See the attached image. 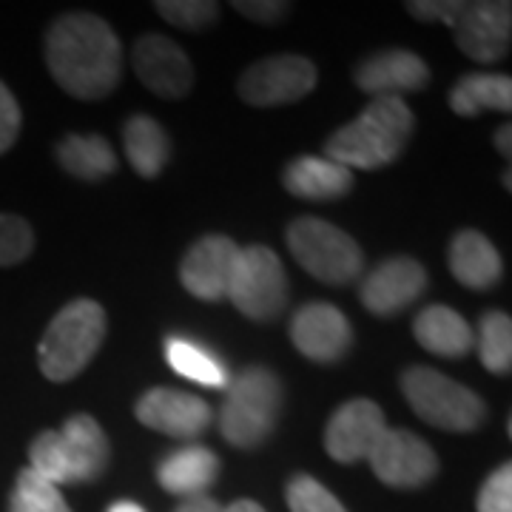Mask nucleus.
<instances>
[{"label":"nucleus","instance_id":"f257e3e1","mask_svg":"<svg viewBox=\"0 0 512 512\" xmlns=\"http://www.w3.org/2000/svg\"><path fill=\"white\" fill-rule=\"evenodd\" d=\"M46 66L77 100H103L120 86L123 49L109 23L92 12H69L46 32Z\"/></svg>","mask_w":512,"mask_h":512},{"label":"nucleus","instance_id":"f03ea898","mask_svg":"<svg viewBox=\"0 0 512 512\" xmlns=\"http://www.w3.org/2000/svg\"><path fill=\"white\" fill-rule=\"evenodd\" d=\"M413 128L416 117L404 97H373V103L356 120L330 134L325 154L345 168L376 171L399 160L413 137Z\"/></svg>","mask_w":512,"mask_h":512},{"label":"nucleus","instance_id":"7ed1b4c3","mask_svg":"<svg viewBox=\"0 0 512 512\" xmlns=\"http://www.w3.org/2000/svg\"><path fill=\"white\" fill-rule=\"evenodd\" d=\"M109 319L100 302L74 299L63 305L49 322L37 345V365L49 382L63 384L77 379L103 345Z\"/></svg>","mask_w":512,"mask_h":512},{"label":"nucleus","instance_id":"20e7f679","mask_svg":"<svg viewBox=\"0 0 512 512\" xmlns=\"http://www.w3.org/2000/svg\"><path fill=\"white\" fill-rule=\"evenodd\" d=\"M285 390L274 370L256 365L245 367L228 384V399L222 404L220 433L239 450H256L274 436L282 413Z\"/></svg>","mask_w":512,"mask_h":512},{"label":"nucleus","instance_id":"39448f33","mask_svg":"<svg viewBox=\"0 0 512 512\" xmlns=\"http://www.w3.org/2000/svg\"><path fill=\"white\" fill-rule=\"evenodd\" d=\"M402 393L421 421L447 433H473L487 421L484 399L433 367H407Z\"/></svg>","mask_w":512,"mask_h":512},{"label":"nucleus","instance_id":"423d86ee","mask_svg":"<svg viewBox=\"0 0 512 512\" xmlns=\"http://www.w3.org/2000/svg\"><path fill=\"white\" fill-rule=\"evenodd\" d=\"M288 251L302 271L325 285H350L365 271V254L348 231L319 217H299L288 225Z\"/></svg>","mask_w":512,"mask_h":512},{"label":"nucleus","instance_id":"0eeeda50","mask_svg":"<svg viewBox=\"0 0 512 512\" xmlns=\"http://www.w3.org/2000/svg\"><path fill=\"white\" fill-rule=\"evenodd\" d=\"M225 296L231 299V305L242 316H248L254 322L276 319L288 308V296H291L282 259L265 245L239 248Z\"/></svg>","mask_w":512,"mask_h":512},{"label":"nucleus","instance_id":"6e6552de","mask_svg":"<svg viewBox=\"0 0 512 512\" xmlns=\"http://www.w3.org/2000/svg\"><path fill=\"white\" fill-rule=\"evenodd\" d=\"M319 83V72L311 57L271 55L251 63L237 83L239 97L256 109L291 106L311 94Z\"/></svg>","mask_w":512,"mask_h":512},{"label":"nucleus","instance_id":"1a4fd4ad","mask_svg":"<svg viewBox=\"0 0 512 512\" xmlns=\"http://www.w3.org/2000/svg\"><path fill=\"white\" fill-rule=\"evenodd\" d=\"M376 478L393 490H421L439 476V456L427 441L399 427H387L379 444L370 450Z\"/></svg>","mask_w":512,"mask_h":512},{"label":"nucleus","instance_id":"9d476101","mask_svg":"<svg viewBox=\"0 0 512 512\" xmlns=\"http://www.w3.org/2000/svg\"><path fill=\"white\" fill-rule=\"evenodd\" d=\"M458 49L476 63H498L510 52L512 6L498 0L461 3L450 20Z\"/></svg>","mask_w":512,"mask_h":512},{"label":"nucleus","instance_id":"9b49d317","mask_svg":"<svg viewBox=\"0 0 512 512\" xmlns=\"http://www.w3.org/2000/svg\"><path fill=\"white\" fill-rule=\"evenodd\" d=\"M291 342L305 359L333 365L348 356L353 328L348 316L330 302H308L291 316Z\"/></svg>","mask_w":512,"mask_h":512},{"label":"nucleus","instance_id":"f8f14e48","mask_svg":"<svg viewBox=\"0 0 512 512\" xmlns=\"http://www.w3.org/2000/svg\"><path fill=\"white\" fill-rule=\"evenodd\" d=\"M134 416L143 427L168 439H197L211 424V407L194 393L151 387L134 402Z\"/></svg>","mask_w":512,"mask_h":512},{"label":"nucleus","instance_id":"ddd939ff","mask_svg":"<svg viewBox=\"0 0 512 512\" xmlns=\"http://www.w3.org/2000/svg\"><path fill=\"white\" fill-rule=\"evenodd\" d=\"M387 430L382 407L370 399H350L345 402L325 427V450L339 464H356L370 456Z\"/></svg>","mask_w":512,"mask_h":512},{"label":"nucleus","instance_id":"4468645a","mask_svg":"<svg viewBox=\"0 0 512 512\" xmlns=\"http://www.w3.org/2000/svg\"><path fill=\"white\" fill-rule=\"evenodd\" d=\"M424 291H427V271L419 259L393 256L365 276L359 288V302L373 316H396L404 308H410Z\"/></svg>","mask_w":512,"mask_h":512},{"label":"nucleus","instance_id":"2eb2a0df","mask_svg":"<svg viewBox=\"0 0 512 512\" xmlns=\"http://www.w3.org/2000/svg\"><path fill=\"white\" fill-rule=\"evenodd\" d=\"M134 72L148 92L180 100L194 89V66L183 49L165 35H143L134 46Z\"/></svg>","mask_w":512,"mask_h":512},{"label":"nucleus","instance_id":"dca6fc26","mask_svg":"<svg viewBox=\"0 0 512 512\" xmlns=\"http://www.w3.org/2000/svg\"><path fill=\"white\" fill-rule=\"evenodd\" d=\"M237 256L239 245L231 237H222V234L200 237L185 251L180 262L183 288L202 302H217L228 293Z\"/></svg>","mask_w":512,"mask_h":512},{"label":"nucleus","instance_id":"f3484780","mask_svg":"<svg viewBox=\"0 0 512 512\" xmlns=\"http://www.w3.org/2000/svg\"><path fill=\"white\" fill-rule=\"evenodd\" d=\"M353 80L359 92L373 97H402L407 92H421L430 83V69L416 52L384 49L359 63Z\"/></svg>","mask_w":512,"mask_h":512},{"label":"nucleus","instance_id":"a211bd4d","mask_svg":"<svg viewBox=\"0 0 512 512\" xmlns=\"http://www.w3.org/2000/svg\"><path fill=\"white\" fill-rule=\"evenodd\" d=\"M57 433H60L66 464H69V484L94 481L106 473L111 461V444L97 419L77 413L63 421Z\"/></svg>","mask_w":512,"mask_h":512},{"label":"nucleus","instance_id":"6ab92c4d","mask_svg":"<svg viewBox=\"0 0 512 512\" xmlns=\"http://www.w3.org/2000/svg\"><path fill=\"white\" fill-rule=\"evenodd\" d=\"M220 476V458L202 444H185L171 450L157 464V481L165 493L197 498Z\"/></svg>","mask_w":512,"mask_h":512},{"label":"nucleus","instance_id":"aec40b11","mask_svg":"<svg viewBox=\"0 0 512 512\" xmlns=\"http://www.w3.org/2000/svg\"><path fill=\"white\" fill-rule=\"evenodd\" d=\"M447 265L458 285L470 291H487L504 274L498 248L481 231H458L456 237L450 239Z\"/></svg>","mask_w":512,"mask_h":512},{"label":"nucleus","instance_id":"412c9836","mask_svg":"<svg viewBox=\"0 0 512 512\" xmlns=\"http://www.w3.org/2000/svg\"><path fill=\"white\" fill-rule=\"evenodd\" d=\"M282 183L288 188V194L299 200L311 202H330L345 197L353 188V171L345 165L333 163L328 157H296L288 163Z\"/></svg>","mask_w":512,"mask_h":512},{"label":"nucleus","instance_id":"4be33fe9","mask_svg":"<svg viewBox=\"0 0 512 512\" xmlns=\"http://www.w3.org/2000/svg\"><path fill=\"white\" fill-rule=\"evenodd\" d=\"M413 333L421 348L444 356V359H464L476 345V330L467 319L447 305H430L416 316Z\"/></svg>","mask_w":512,"mask_h":512},{"label":"nucleus","instance_id":"5701e85b","mask_svg":"<svg viewBox=\"0 0 512 512\" xmlns=\"http://www.w3.org/2000/svg\"><path fill=\"white\" fill-rule=\"evenodd\" d=\"M123 148H126V157L131 168L140 177L154 180V177L163 174L165 163H168L171 140H168L165 128L154 117L134 114V117H128L126 128H123Z\"/></svg>","mask_w":512,"mask_h":512},{"label":"nucleus","instance_id":"b1692460","mask_svg":"<svg viewBox=\"0 0 512 512\" xmlns=\"http://www.w3.org/2000/svg\"><path fill=\"white\" fill-rule=\"evenodd\" d=\"M57 163L77 180L97 183L117 171V154L100 134H69L57 146Z\"/></svg>","mask_w":512,"mask_h":512},{"label":"nucleus","instance_id":"393cba45","mask_svg":"<svg viewBox=\"0 0 512 512\" xmlns=\"http://www.w3.org/2000/svg\"><path fill=\"white\" fill-rule=\"evenodd\" d=\"M450 109L461 117L512 109L510 74H464L450 92Z\"/></svg>","mask_w":512,"mask_h":512},{"label":"nucleus","instance_id":"a878e982","mask_svg":"<svg viewBox=\"0 0 512 512\" xmlns=\"http://www.w3.org/2000/svg\"><path fill=\"white\" fill-rule=\"evenodd\" d=\"M165 359L180 376L191 379V382L205 384V387H228L231 384L228 367L222 365L220 356L183 333H174L165 339Z\"/></svg>","mask_w":512,"mask_h":512},{"label":"nucleus","instance_id":"bb28decb","mask_svg":"<svg viewBox=\"0 0 512 512\" xmlns=\"http://www.w3.org/2000/svg\"><path fill=\"white\" fill-rule=\"evenodd\" d=\"M478 356L495 376L512 370V319L501 311H487L478 322Z\"/></svg>","mask_w":512,"mask_h":512},{"label":"nucleus","instance_id":"cd10ccee","mask_svg":"<svg viewBox=\"0 0 512 512\" xmlns=\"http://www.w3.org/2000/svg\"><path fill=\"white\" fill-rule=\"evenodd\" d=\"M9 512H72L63 493L52 481L37 476L32 467H23L9 495Z\"/></svg>","mask_w":512,"mask_h":512},{"label":"nucleus","instance_id":"c85d7f7f","mask_svg":"<svg viewBox=\"0 0 512 512\" xmlns=\"http://www.w3.org/2000/svg\"><path fill=\"white\" fill-rule=\"evenodd\" d=\"M154 9L160 12V18L185 32L208 29L220 18V3H214V0H157Z\"/></svg>","mask_w":512,"mask_h":512},{"label":"nucleus","instance_id":"c756f323","mask_svg":"<svg viewBox=\"0 0 512 512\" xmlns=\"http://www.w3.org/2000/svg\"><path fill=\"white\" fill-rule=\"evenodd\" d=\"M29 461L37 476H43L52 484H69V464H66V453H63V441L57 430H43L35 436L32 447H29Z\"/></svg>","mask_w":512,"mask_h":512},{"label":"nucleus","instance_id":"7c9ffc66","mask_svg":"<svg viewBox=\"0 0 512 512\" xmlns=\"http://www.w3.org/2000/svg\"><path fill=\"white\" fill-rule=\"evenodd\" d=\"M285 498H288L291 512H348L345 504L330 493L325 484H319L308 473H299L288 481Z\"/></svg>","mask_w":512,"mask_h":512},{"label":"nucleus","instance_id":"2f4dec72","mask_svg":"<svg viewBox=\"0 0 512 512\" xmlns=\"http://www.w3.org/2000/svg\"><path fill=\"white\" fill-rule=\"evenodd\" d=\"M35 251V231L18 214H0V268L20 265Z\"/></svg>","mask_w":512,"mask_h":512},{"label":"nucleus","instance_id":"473e14b6","mask_svg":"<svg viewBox=\"0 0 512 512\" xmlns=\"http://www.w3.org/2000/svg\"><path fill=\"white\" fill-rule=\"evenodd\" d=\"M478 512H512V467L504 461L481 484L476 498Z\"/></svg>","mask_w":512,"mask_h":512},{"label":"nucleus","instance_id":"72a5a7b5","mask_svg":"<svg viewBox=\"0 0 512 512\" xmlns=\"http://www.w3.org/2000/svg\"><path fill=\"white\" fill-rule=\"evenodd\" d=\"M20 126H23V114H20L18 100L0 80V157L18 143Z\"/></svg>","mask_w":512,"mask_h":512},{"label":"nucleus","instance_id":"f704fd0d","mask_svg":"<svg viewBox=\"0 0 512 512\" xmlns=\"http://www.w3.org/2000/svg\"><path fill=\"white\" fill-rule=\"evenodd\" d=\"M458 6H461V0H413V3H407V12H410V18L424 20V23L441 20L450 26V20L456 18Z\"/></svg>","mask_w":512,"mask_h":512},{"label":"nucleus","instance_id":"c9c22d12","mask_svg":"<svg viewBox=\"0 0 512 512\" xmlns=\"http://www.w3.org/2000/svg\"><path fill=\"white\" fill-rule=\"evenodd\" d=\"M239 15L256 20V23H276L288 15L291 3H279V0H237L234 3Z\"/></svg>","mask_w":512,"mask_h":512},{"label":"nucleus","instance_id":"e433bc0d","mask_svg":"<svg viewBox=\"0 0 512 512\" xmlns=\"http://www.w3.org/2000/svg\"><path fill=\"white\" fill-rule=\"evenodd\" d=\"M174 512H222V507L208 495H197V498H185Z\"/></svg>","mask_w":512,"mask_h":512},{"label":"nucleus","instance_id":"4c0bfd02","mask_svg":"<svg viewBox=\"0 0 512 512\" xmlns=\"http://www.w3.org/2000/svg\"><path fill=\"white\" fill-rule=\"evenodd\" d=\"M510 137H512V128L510 126H501L495 131V148L504 154V157H510L512 148H510Z\"/></svg>","mask_w":512,"mask_h":512},{"label":"nucleus","instance_id":"58836bf2","mask_svg":"<svg viewBox=\"0 0 512 512\" xmlns=\"http://www.w3.org/2000/svg\"><path fill=\"white\" fill-rule=\"evenodd\" d=\"M222 512H265L256 501H248V498H242V501H234L228 510H222Z\"/></svg>","mask_w":512,"mask_h":512},{"label":"nucleus","instance_id":"ea45409f","mask_svg":"<svg viewBox=\"0 0 512 512\" xmlns=\"http://www.w3.org/2000/svg\"><path fill=\"white\" fill-rule=\"evenodd\" d=\"M106 512H146L137 501H117V504H111Z\"/></svg>","mask_w":512,"mask_h":512}]
</instances>
